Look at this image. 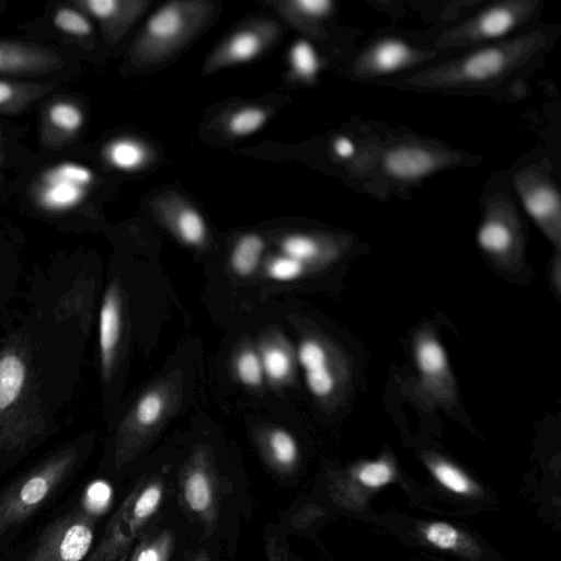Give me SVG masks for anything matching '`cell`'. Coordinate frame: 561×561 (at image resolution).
I'll return each instance as SVG.
<instances>
[{
  "instance_id": "4dcf8cb0",
  "label": "cell",
  "mask_w": 561,
  "mask_h": 561,
  "mask_svg": "<svg viewBox=\"0 0 561 561\" xmlns=\"http://www.w3.org/2000/svg\"><path fill=\"white\" fill-rule=\"evenodd\" d=\"M236 373L240 381L248 387L262 383L264 371L260 355L253 350H243L236 358Z\"/></svg>"
},
{
  "instance_id": "52a82bcc",
  "label": "cell",
  "mask_w": 561,
  "mask_h": 561,
  "mask_svg": "<svg viewBox=\"0 0 561 561\" xmlns=\"http://www.w3.org/2000/svg\"><path fill=\"white\" fill-rule=\"evenodd\" d=\"M65 64L58 51L34 43L0 39V76H38Z\"/></svg>"
},
{
  "instance_id": "6da1fadb",
  "label": "cell",
  "mask_w": 561,
  "mask_h": 561,
  "mask_svg": "<svg viewBox=\"0 0 561 561\" xmlns=\"http://www.w3.org/2000/svg\"><path fill=\"white\" fill-rule=\"evenodd\" d=\"M536 34L491 45L433 67L411 78L421 87H458L499 79L536 50Z\"/></svg>"
},
{
  "instance_id": "4fadbf2b",
  "label": "cell",
  "mask_w": 561,
  "mask_h": 561,
  "mask_svg": "<svg viewBox=\"0 0 561 561\" xmlns=\"http://www.w3.org/2000/svg\"><path fill=\"white\" fill-rule=\"evenodd\" d=\"M413 50L404 42L388 38L375 45L357 62L363 73H388L399 70L411 62Z\"/></svg>"
},
{
  "instance_id": "5b68a950",
  "label": "cell",
  "mask_w": 561,
  "mask_h": 561,
  "mask_svg": "<svg viewBox=\"0 0 561 561\" xmlns=\"http://www.w3.org/2000/svg\"><path fill=\"white\" fill-rule=\"evenodd\" d=\"M94 539V519L84 511L61 516L42 534L25 561H82Z\"/></svg>"
},
{
  "instance_id": "f546056e",
  "label": "cell",
  "mask_w": 561,
  "mask_h": 561,
  "mask_svg": "<svg viewBox=\"0 0 561 561\" xmlns=\"http://www.w3.org/2000/svg\"><path fill=\"white\" fill-rule=\"evenodd\" d=\"M164 399L158 391L146 392L137 402L135 419L139 428L152 427L161 419Z\"/></svg>"
},
{
  "instance_id": "ab89813d",
  "label": "cell",
  "mask_w": 561,
  "mask_h": 561,
  "mask_svg": "<svg viewBox=\"0 0 561 561\" xmlns=\"http://www.w3.org/2000/svg\"><path fill=\"white\" fill-rule=\"evenodd\" d=\"M183 561H211L209 556L203 551H186L183 556Z\"/></svg>"
},
{
  "instance_id": "9a60e30c",
  "label": "cell",
  "mask_w": 561,
  "mask_h": 561,
  "mask_svg": "<svg viewBox=\"0 0 561 561\" xmlns=\"http://www.w3.org/2000/svg\"><path fill=\"white\" fill-rule=\"evenodd\" d=\"M421 531L425 540L439 550L458 552L469 558L480 553L479 546L471 537L448 523H427Z\"/></svg>"
},
{
  "instance_id": "30bf717a",
  "label": "cell",
  "mask_w": 561,
  "mask_h": 561,
  "mask_svg": "<svg viewBox=\"0 0 561 561\" xmlns=\"http://www.w3.org/2000/svg\"><path fill=\"white\" fill-rule=\"evenodd\" d=\"M188 9L174 2L159 9L148 21L145 43L149 47L163 50L179 42L188 30Z\"/></svg>"
},
{
  "instance_id": "d590c367",
  "label": "cell",
  "mask_w": 561,
  "mask_h": 561,
  "mask_svg": "<svg viewBox=\"0 0 561 561\" xmlns=\"http://www.w3.org/2000/svg\"><path fill=\"white\" fill-rule=\"evenodd\" d=\"M265 112L257 107H248L237 112L229 122L233 135L245 136L257 130L265 122Z\"/></svg>"
},
{
  "instance_id": "8d00e7d4",
  "label": "cell",
  "mask_w": 561,
  "mask_h": 561,
  "mask_svg": "<svg viewBox=\"0 0 561 561\" xmlns=\"http://www.w3.org/2000/svg\"><path fill=\"white\" fill-rule=\"evenodd\" d=\"M293 4L299 12L312 18L325 15L332 7L329 0H297Z\"/></svg>"
},
{
  "instance_id": "74e56055",
  "label": "cell",
  "mask_w": 561,
  "mask_h": 561,
  "mask_svg": "<svg viewBox=\"0 0 561 561\" xmlns=\"http://www.w3.org/2000/svg\"><path fill=\"white\" fill-rule=\"evenodd\" d=\"M265 554L267 561H293L287 547L276 537H266Z\"/></svg>"
},
{
  "instance_id": "b9f144b4",
  "label": "cell",
  "mask_w": 561,
  "mask_h": 561,
  "mask_svg": "<svg viewBox=\"0 0 561 561\" xmlns=\"http://www.w3.org/2000/svg\"><path fill=\"white\" fill-rule=\"evenodd\" d=\"M5 4H7L5 2L0 0V10H2L5 7Z\"/></svg>"
},
{
  "instance_id": "1f68e13d",
  "label": "cell",
  "mask_w": 561,
  "mask_h": 561,
  "mask_svg": "<svg viewBox=\"0 0 561 561\" xmlns=\"http://www.w3.org/2000/svg\"><path fill=\"white\" fill-rule=\"evenodd\" d=\"M284 255L308 263L320 253L319 243L306 234H291L286 237L280 244Z\"/></svg>"
},
{
  "instance_id": "e575fe53",
  "label": "cell",
  "mask_w": 561,
  "mask_h": 561,
  "mask_svg": "<svg viewBox=\"0 0 561 561\" xmlns=\"http://www.w3.org/2000/svg\"><path fill=\"white\" fill-rule=\"evenodd\" d=\"M306 264L289 257L280 255L274 257L267 265V276L276 282H291L299 278L305 272Z\"/></svg>"
},
{
  "instance_id": "4316f807",
  "label": "cell",
  "mask_w": 561,
  "mask_h": 561,
  "mask_svg": "<svg viewBox=\"0 0 561 561\" xmlns=\"http://www.w3.org/2000/svg\"><path fill=\"white\" fill-rule=\"evenodd\" d=\"M354 477L362 485L378 489L393 480L394 468L389 461L379 459L360 465L356 472L354 471Z\"/></svg>"
},
{
  "instance_id": "e0dca14e",
  "label": "cell",
  "mask_w": 561,
  "mask_h": 561,
  "mask_svg": "<svg viewBox=\"0 0 561 561\" xmlns=\"http://www.w3.org/2000/svg\"><path fill=\"white\" fill-rule=\"evenodd\" d=\"M51 89L48 83L0 80V112H20Z\"/></svg>"
},
{
  "instance_id": "7402d4cb",
  "label": "cell",
  "mask_w": 561,
  "mask_h": 561,
  "mask_svg": "<svg viewBox=\"0 0 561 561\" xmlns=\"http://www.w3.org/2000/svg\"><path fill=\"white\" fill-rule=\"evenodd\" d=\"M264 250L263 239L255 233L242 236L231 253V267L239 276L251 275L261 260Z\"/></svg>"
},
{
  "instance_id": "8992f818",
  "label": "cell",
  "mask_w": 561,
  "mask_h": 561,
  "mask_svg": "<svg viewBox=\"0 0 561 561\" xmlns=\"http://www.w3.org/2000/svg\"><path fill=\"white\" fill-rule=\"evenodd\" d=\"M528 11L526 2H506L479 13L450 31L444 45L479 42L501 37L511 32Z\"/></svg>"
},
{
  "instance_id": "7a4b0ae2",
  "label": "cell",
  "mask_w": 561,
  "mask_h": 561,
  "mask_svg": "<svg viewBox=\"0 0 561 561\" xmlns=\"http://www.w3.org/2000/svg\"><path fill=\"white\" fill-rule=\"evenodd\" d=\"M164 483L159 477L140 480L110 519L88 561H116L130 553L142 530L160 508Z\"/></svg>"
},
{
  "instance_id": "ac0fdd59",
  "label": "cell",
  "mask_w": 561,
  "mask_h": 561,
  "mask_svg": "<svg viewBox=\"0 0 561 561\" xmlns=\"http://www.w3.org/2000/svg\"><path fill=\"white\" fill-rule=\"evenodd\" d=\"M174 549V535L167 528L150 529L133 547L128 561H169Z\"/></svg>"
},
{
  "instance_id": "60d3db41",
  "label": "cell",
  "mask_w": 561,
  "mask_h": 561,
  "mask_svg": "<svg viewBox=\"0 0 561 561\" xmlns=\"http://www.w3.org/2000/svg\"><path fill=\"white\" fill-rule=\"evenodd\" d=\"M128 558H129V553L128 554H125L123 557H121L118 560L116 561H128Z\"/></svg>"
},
{
  "instance_id": "7c38bea8",
  "label": "cell",
  "mask_w": 561,
  "mask_h": 561,
  "mask_svg": "<svg viewBox=\"0 0 561 561\" xmlns=\"http://www.w3.org/2000/svg\"><path fill=\"white\" fill-rule=\"evenodd\" d=\"M383 167L388 174L398 180L415 181L435 170L436 159L425 148L399 146L386 152Z\"/></svg>"
},
{
  "instance_id": "d6986e66",
  "label": "cell",
  "mask_w": 561,
  "mask_h": 561,
  "mask_svg": "<svg viewBox=\"0 0 561 561\" xmlns=\"http://www.w3.org/2000/svg\"><path fill=\"white\" fill-rule=\"evenodd\" d=\"M264 449L268 462L278 472H290L297 463L299 456L297 442L283 428H275L268 433Z\"/></svg>"
},
{
  "instance_id": "484cf974",
  "label": "cell",
  "mask_w": 561,
  "mask_h": 561,
  "mask_svg": "<svg viewBox=\"0 0 561 561\" xmlns=\"http://www.w3.org/2000/svg\"><path fill=\"white\" fill-rule=\"evenodd\" d=\"M264 375L272 381L285 380L291 370V357L279 345H267L260 355Z\"/></svg>"
},
{
  "instance_id": "d6a6232c",
  "label": "cell",
  "mask_w": 561,
  "mask_h": 561,
  "mask_svg": "<svg viewBox=\"0 0 561 561\" xmlns=\"http://www.w3.org/2000/svg\"><path fill=\"white\" fill-rule=\"evenodd\" d=\"M54 25L71 35L87 36L92 32V25L85 15L72 8H60L53 16Z\"/></svg>"
},
{
  "instance_id": "44dd1931",
  "label": "cell",
  "mask_w": 561,
  "mask_h": 561,
  "mask_svg": "<svg viewBox=\"0 0 561 561\" xmlns=\"http://www.w3.org/2000/svg\"><path fill=\"white\" fill-rule=\"evenodd\" d=\"M414 357L416 367L424 378H438L447 370L446 352L435 337L420 339L415 345Z\"/></svg>"
},
{
  "instance_id": "f35d334b",
  "label": "cell",
  "mask_w": 561,
  "mask_h": 561,
  "mask_svg": "<svg viewBox=\"0 0 561 561\" xmlns=\"http://www.w3.org/2000/svg\"><path fill=\"white\" fill-rule=\"evenodd\" d=\"M334 151L341 158H348L355 151V146L351 139L346 137H339L334 141Z\"/></svg>"
},
{
  "instance_id": "ba28073f",
  "label": "cell",
  "mask_w": 561,
  "mask_h": 561,
  "mask_svg": "<svg viewBox=\"0 0 561 561\" xmlns=\"http://www.w3.org/2000/svg\"><path fill=\"white\" fill-rule=\"evenodd\" d=\"M522 204L527 214L545 230L552 241L559 243L561 204L552 184L537 180L518 184Z\"/></svg>"
},
{
  "instance_id": "cb8c5ba5",
  "label": "cell",
  "mask_w": 561,
  "mask_h": 561,
  "mask_svg": "<svg viewBox=\"0 0 561 561\" xmlns=\"http://www.w3.org/2000/svg\"><path fill=\"white\" fill-rule=\"evenodd\" d=\"M514 234L510 226L501 219H486L478 229L477 242L485 252L501 254L513 244Z\"/></svg>"
},
{
  "instance_id": "ffe728a7",
  "label": "cell",
  "mask_w": 561,
  "mask_h": 561,
  "mask_svg": "<svg viewBox=\"0 0 561 561\" xmlns=\"http://www.w3.org/2000/svg\"><path fill=\"white\" fill-rule=\"evenodd\" d=\"M426 465L434 478L447 490L463 496L478 495L481 490L462 470L442 458H428Z\"/></svg>"
},
{
  "instance_id": "83f0119b",
  "label": "cell",
  "mask_w": 561,
  "mask_h": 561,
  "mask_svg": "<svg viewBox=\"0 0 561 561\" xmlns=\"http://www.w3.org/2000/svg\"><path fill=\"white\" fill-rule=\"evenodd\" d=\"M108 159L116 168L133 170L144 162L145 151L138 142L122 139L110 146Z\"/></svg>"
},
{
  "instance_id": "5bb4252c",
  "label": "cell",
  "mask_w": 561,
  "mask_h": 561,
  "mask_svg": "<svg viewBox=\"0 0 561 561\" xmlns=\"http://www.w3.org/2000/svg\"><path fill=\"white\" fill-rule=\"evenodd\" d=\"M71 3L95 18L108 41L121 36L133 11L127 8L129 2L117 0H76Z\"/></svg>"
},
{
  "instance_id": "603a6c76",
  "label": "cell",
  "mask_w": 561,
  "mask_h": 561,
  "mask_svg": "<svg viewBox=\"0 0 561 561\" xmlns=\"http://www.w3.org/2000/svg\"><path fill=\"white\" fill-rule=\"evenodd\" d=\"M83 116L78 106L68 102L51 104L47 111L46 130L57 137H69L82 125Z\"/></svg>"
},
{
  "instance_id": "9c48e42d",
  "label": "cell",
  "mask_w": 561,
  "mask_h": 561,
  "mask_svg": "<svg viewBox=\"0 0 561 561\" xmlns=\"http://www.w3.org/2000/svg\"><path fill=\"white\" fill-rule=\"evenodd\" d=\"M297 358L310 393L316 398L329 397L335 388V378L324 346L314 339H305L298 346Z\"/></svg>"
},
{
  "instance_id": "d4e9b609",
  "label": "cell",
  "mask_w": 561,
  "mask_h": 561,
  "mask_svg": "<svg viewBox=\"0 0 561 561\" xmlns=\"http://www.w3.org/2000/svg\"><path fill=\"white\" fill-rule=\"evenodd\" d=\"M263 41L254 31H242L227 43L222 64L244 62L254 58L261 50Z\"/></svg>"
},
{
  "instance_id": "277c9868",
  "label": "cell",
  "mask_w": 561,
  "mask_h": 561,
  "mask_svg": "<svg viewBox=\"0 0 561 561\" xmlns=\"http://www.w3.org/2000/svg\"><path fill=\"white\" fill-rule=\"evenodd\" d=\"M176 495L181 507L206 536L219 522L220 486L218 476L205 451L195 453L179 473Z\"/></svg>"
},
{
  "instance_id": "3957f363",
  "label": "cell",
  "mask_w": 561,
  "mask_h": 561,
  "mask_svg": "<svg viewBox=\"0 0 561 561\" xmlns=\"http://www.w3.org/2000/svg\"><path fill=\"white\" fill-rule=\"evenodd\" d=\"M76 453L64 450L12 483L0 494V537L43 506L73 468Z\"/></svg>"
},
{
  "instance_id": "836d02e7",
  "label": "cell",
  "mask_w": 561,
  "mask_h": 561,
  "mask_svg": "<svg viewBox=\"0 0 561 561\" xmlns=\"http://www.w3.org/2000/svg\"><path fill=\"white\" fill-rule=\"evenodd\" d=\"M290 61L295 72L305 79L312 78L319 69L314 49L306 41H298L294 44L290 50Z\"/></svg>"
},
{
  "instance_id": "2e32d148",
  "label": "cell",
  "mask_w": 561,
  "mask_h": 561,
  "mask_svg": "<svg viewBox=\"0 0 561 561\" xmlns=\"http://www.w3.org/2000/svg\"><path fill=\"white\" fill-rule=\"evenodd\" d=\"M26 380L24 360L9 352L0 357V411L8 410L21 396Z\"/></svg>"
},
{
  "instance_id": "8fae6325",
  "label": "cell",
  "mask_w": 561,
  "mask_h": 561,
  "mask_svg": "<svg viewBox=\"0 0 561 561\" xmlns=\"http://www.w3.org/2000/svg\"><path fill=\"white\" fill-rule=\"evenodd\" d=\"M121 300L117 288L111 286L103 298L99 318V346L102 371L108 377L121 335Z\"/></svg>"
},
{
  "instance_id": "f1b7e54d",
  "label": "cell",
  "mask_w": 561,
  "mask_h": 561,
  "mask_svg": "<svg viewBox=\"0 0 561 561\" xmlns=\"http://www.w3.org/2000/svg\"><path fill=\"white\" fill-rule=\"evenodd\" d=\"M176 230L181 240L188 245L201 244L206 236L204 219L193 208H185L178 215Z\"/></svg>"
}]
</instances>
